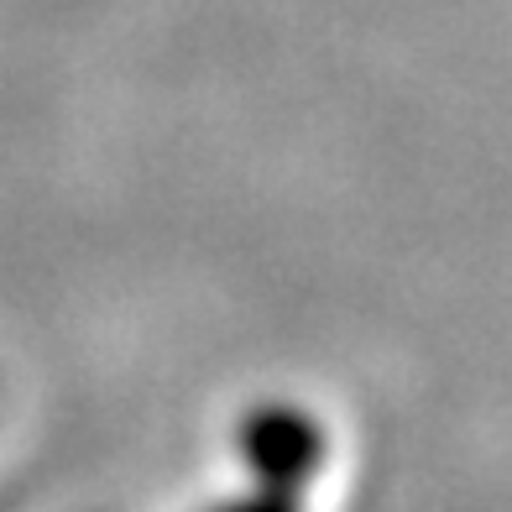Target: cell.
I'll list each match as a JSON object with an SVG mask.
<instances>
[{
  "label": "cell",
  "mask_w": 512,
  "mask_h": 512,
  "mask_svg": "<svg viewBox=\"0 0 512 512\" xmlns=\"http://www.w3.org/2000/svg\"><path fill=\"white\" fill-rule=\"evenodd\" d=\"M230 450H236L241 476L309 497L330 465V424L298 398H262L236 413Z\"/></svg>",
  "instance_id": "1"
},
{
  "label": "cell",
  "mask_w": 512,
  "mask_h": 512,
  "mask_svg": "<svg viewBox=\"0 0 512 512\" xmlns=\"http://www.w3.org/2000/svg\"><path fill=\"white\" fill-rule=\"evenodd\" d=\"M304 502H309L304 492H288V486H267V481L241 476V486H230V492L209 497L199 512H309Z\"/></svg>",
  "instance_id": "2"
}]
</instances>
